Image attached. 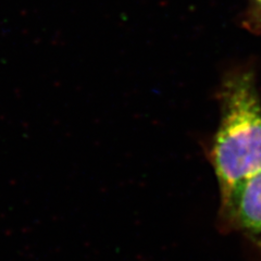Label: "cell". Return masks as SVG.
<instances>
[{
  "label": "cell",
  "instance_id": "3957f363",
  "mask_svg": "<svg viewBox=\"0 0 261 261\" xmlns=\"http://www.w3.org/2000/svg\"><path fill=\"white\" fill-rule=\"evenodd\" d=\"M250 3H251L250 11H251L252 18H254V21L261 22V0H250Z\"/></svg>",
  "mask_w": 261,
  "mask_h": 261
},
{
  "label": "cell",
  "instance_id": "6da1fadb",
  "mask_svg": "<svg viewBox=\"0 0 261 261\" xmlns=\"http://www.w3.org/2000/svg\"><path fill=\"white\" fill-rule=\"evenodd\" d=\"M219 96L221 119L209 158L224 197L261 171V102L254 73L228 74Z\"/></svg>",
  "mask_w": 261,
  "mask_h": 261
},
{
  "label": "cell",
  "instance_id": "7a4b0ae2",
  "mask_svg": "<svg viewBox=\"0 0 261 261\" xmlns=\"http://www.w3.org/2000/svg\"><path fill=\"white\" fill-rule=\"evenodd\" d=\"M220 222L261 247V171L221 197Z\"/></svg>",
  "mask_w": 261,
  "mask_h": 261
}]
</instances>
